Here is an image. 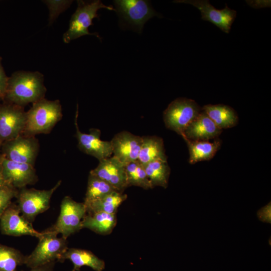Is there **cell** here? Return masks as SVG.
<instances>
[{"instance_id":"6da1fadb","label":"cell","mask_w":271,"mask_h":271,"mask_svg":"<svg viewBox=\"0 0 271 271\" xmlns=\"http://www.w3.org/2000/svg\"><path fill=\"white\" fill-rule=\"evenodd\" d=\"M43 75L38 72L18 71L9 77L4 99L23 106L44 98L46 88Z\"/></svg>"},{"instance_id":"7a4b0ae2","label":"cell","mask_w":271,"mask_h":271,"mask_svg":"<svg viewBox=\"0 0 271 271\" xmlns=\"http://www.w3.org/2000/svg\"><path fill=\"white\" fill-rule=\"evenodd\" d=\"M62 116V107L58 100L50 101L43 98L33 103L26 112V121L23 133L33 136L49 132Z\"/></svg>"},{"instance_id":"3957f363","label":"cell","mask_w":271,"mask_h":271,"mask_svg":"<svg viewBox=\"0 0 271 271\" xmlns=\"http://www.w3.org/2000/svg\"><path fill=\"white\" fill-rule=\"evenodd\" d=\"M42 232L34 250L25 257L24 264L30 268L51 262L60 261L62 255L68 248L66 238L59 237L58 234L48 229Z\"/></svg>"},{"instance_id":"277c9868","label":"cell","mask_w":271,"mask_h":271,"mask_svg":"<svg viewBox=\"0 0 271 271\" xmlns=\"http://www.w3.org/2000/svg\"><path fill=\"white\" fill-rule=\"evenodd\" d=\"M78 7L72 16L68 30L64 34L63 40L64 43H68L72 40L84 35H94L101 39L97 33H91L88 27L92 25V20L98 18L97 11L105 8L109 10H115L111 6L104 5L101 1H77Z\"/></svg>"},{"instance_id":"5b68a950","label":"cell","mask_w":271,"mask_h":271,"mask_svg":"<svg viewBox=\"0 0 271 271\" xmlns=\"http://www.w3.org/2000/svg\"><path fill=\"white\" fill-rule=\"evenodd\" d=\"M200 112V106L194 100L178 98L164 111V121L168 128L183 137L186 128Z\"/></svg>"},{"instance_id":"8992f818","label":"cell","mask_w":271,"mask_h":271,"mask_svg":"<svg viewBox=\"0 0 271 271\" xmlns=\"http://www.w3.org/2000/svg\"><path fill=\"white\" fill-rule=\"evenodd\" d=\"M61 183V181H59L53 188L47 190L22 188L17 195L18 206L22 215L32 223L38 215L49 208L51 197Z\"/></svg>"},{"instance_id":"52a82bcc","label":"cell","mask_w":271,"mask_h":271,"mask_svg":"<svg viewBox=\"0 0 271 271\" xmlns=\"http://www.w3.org/2000/svg\"><path fill=\"white\" fill-rule=\"evenodd\" d=\"M86 213L84 203L77 202L69 196H65L60 206V212L54 225L49 230L66 238L82 229V222Z\"/></svg>"},{"instance_id":"ba28073f","label":"cell","mask_w":271,"mask_h":271,"mask_svg":"<svg viewBox=\"0 0 271 271\" xmlns=\"http://www.w3.org/2000/svg\"><path fill=\"white\" fill-rule=\"evenodd\" d=\"M117 12L128 26L141 32L145 23L154 16L160 17L147 1H114Z\"/></svg>"},{"instance_id":"9c48e42d","label":"cell","mask_w":271,"mask_h":271,"mask_svg":"<svg viewBox=\"0 0 271 271\" xmlns=\"http://www.w3.org/2000/svg\"><path fill=\"white\" fill-rule=\"evenodd\" d=\"M26 121V112L22 106L0 105V141L7 142L22 134Z\"/></svg>"},{"instance_id":"30bf717a","label":"cell","mask_w":271,"mask_h":271,"mask_svg":"<svg viewBox=\"0 0 271 271\" xmlns=\"http://www.w3.org/2000/svg\"><path fill=\"white\" fill-rule=\"evenodd\" d=\"M39 150L38 141L33 136L20 135L5 142L3 146L4 156L9 160L34 165Z\"/></svg>"},{"instance_id":"8fae6325","label":"cell","mask_w":271,"mask_h":271,"mask_svg":"<svg viewBox=\"0 0 271 271\" xmlns=\"http://www.w3.org/2000/svg\"><path fill=\"white\" fill-rule=\"evenodd\" d=\"M78 106L75 118L76 137L79 149L83 153L93 156L99 161L109 158L112 155L110 141H102L100 139V130L91 128L89 133L82 132L77 124Z\"/></svg>"},{"instance_id":"7c38bea8","label":"cell","mask_w":271,"mask_h":271,"mask_svg":"<svg viewBox=\"0 0 271 271\" xmlns=\"http://www.w3.org/2000/svg\"><path fill=\"white\" fill-rule=\"evenodd\" d=\"M1 167L6 183L14 188L22 189L37 181L34 165L16 162L2 156Z\"/></svg>"},{"instance_id":"4fadbf2b","label":"cell","mask_w":271,"mask_h":271,"mask_svg":"<svg viewBox=\"0 0 271 271\" xmlns=\"http://www.w3.org/2000/svg\"><path fill=\"white\" fill-rule=\"evenodd\" d=\"M18 205L11 204L0 217V230L5 235L21 236L31 235L39 238L42 234L36 230L32 223L22 215Z\"/></svg>"},{"instance_id":"5bb4252c","label":"cell","mask_w":271,"mask_h":271,"mask_svg":"<svg viewBox=\"0 0 271 271\" xmlns=\"http://www.w3.org/2000/svg\"><path fill=\"white\" fill-rule=\"evenodd\" d=\"M174 2L190 4L197 8L201 12L202 20L213 23L227 34L229 33L236 16V12L226 5L223 9L217 10L206 0H180Z\"/></svg>"},{"instance_id":"9a60e30c","label":"cell","mask_w":271,"mask_h":271,"mask_svg":"<svg viewBox=\"0 0 271 271\" xmlns=\"http://www.w3.org/2000/svg\"><path fill=\"white\" fill-rule=\"evenodd\" d=\"M105 181L120 193L128 187L125 165L112 156L99 161L97 166L90 172Z\"/></svg>"},{"instance_id":"2e32d148","label":"cell","mask_w":271,"mask_h":271,"mask_svg":"<svg viewBox=\"0 0 271 271\" xmlns=\"http://www.w3.org/2000/svg\"><path fill=\"white\" fill-rule=\"evenodd\" d=\"M142 142V137L127 131L118 132L110 141L112 155L125 166L138 160Z\"/></svg>"},{"instance_id":"e0dca14e","label":"cell","mask_w":271,"mask_h":271,"mask_svg":"<svg viewBox=\"0 0 271 271\" xmlns=\"http://www.w3.org/2000/svg\"><path fill=\"white\" fill-rule=\"evenodd\" d=\"M221 132L222 129L202 111L187 126L182 137L184 140L209 141L217 138Z\"/></svg>"},{"instance_id":"ac0fdd59","label":"cell","mask_w":271,"mask_h":271,"mask_svg":"<svg viewBox=\"0 0 271 271\" xmlns=\"http://www.w3.org/2000/svg\"><path fill=\"white\" fill-rule=\"evenodd\" d=\"M70 260L73 263L74 271H80L81 267L87 266L95 271H102L105 268L104 261L92 252L75 248H68L62 255L60 261Z\"/></svg>"},{"instance_id":"d6986e66","label":"cell","mask_w":271,"mask_h":271,"mask_svg":"<svg viewBox=\"0 0 271 271\" xmlns=\"http://www.w3.org/2000/svg\"><path fill=\"white\" fill-rule=\"evenodd\" d=\"M116 224L115 213L86 212L82 222V228H87L98 234H107L111 232Z\"/></svg>"},{"instance_id":"ffe728a7","label":"cell","mask_w":271,"mask_h":271,"mask_svg":"<svg viewBox=\"0 0 271 271\" xmlns=\"http://www.w3.org/2000/svg\"><path fill=\"white\" fill-rule=\"evenodd\" d=\"M138 160L144 166L152 161L167 162L163 140L157 136H144Z\"/></svg>"},{"instance_id":"44dd1931","label":"cell","mask_w":271,"mask_h":271,"mask_svg":"<svg viewBox=\"0 0 271 271\" xmlns=\"http://www.w3.org/2000/svg\"><path fill=\"white\" fill-rule=\"evenodd\" d=\"M202 110L221 129L233 127L238 122L237 114L229 106L224 104H207L204 105Z\"/></svg>"},{"instance_id":"7402d4cb","label":"cell","mask_w":271,"mask_h":271,"mask_svg":"<svg viewBox=\"0 0 271 271\" xmlns=\"http://www.w3.org/2000/svg\"><path fill=\"white\" fill-rule=\"evenodd\" d=\"M189 152V162L191 164L211 159L220 148L221 142L216 140L213 142L209 141H193L185 140Z\"/></svg>"},{"instance_id":"603a6c76","label":"cell","mask_w":271,"mask_h":271,"mask_svg":"<svg viewBox=\"0 0 271 271\" xmlns=\"http://www.w3.org/2000/svg\"><path fill=\"white\" fill-rule=\"evenodd\" d=\"M127 198V195L116 191L85 206L86 212H104L116 213L118 207Z\"/></svg>"},{"instance_id":"cb8c5ba5","label":"cell","mask_w":271,"mask_h":271,"mask_svg":"<svg viewBox=\"0 0 271 271\" xmlns=\"http://www.w3.org/2000/svg\"><path fill=\"white\" fill-rule=\"evenodd\" d=\"M144 166L153 188L155 186L167 187L170 173V168L167 162L157 160Z\"/></svg>"},{"instance_id":"d4e9b609","label":"cell","mask_w":271,"mask_h":271,"mask_svg":"<svg viewBox=\"0 0 271 271\" xmlns=\"http://www.w3.org/2000/svg\"><path fill=\"white\" fill-rule=\"evenodd\" d=\"M115 191L105 181L89 173L84 204L86 206Z\"/></svg>"},{"instance_id":"484cf974","label":"cell","mask_w":271,"mask_h":271,"mask_svg":"<svg viewBox=\"0 0 271 271\" xmlns=\"http://www.w3.org/2000/svg\"><path fill=\"white\" fill-rule=\"evenodd\" d=\"M128 187L136 186L144 189L153 188L144 166L138 160L125 166Z\"/></svg>"},{"instance_id":"4316f807","label":"cell","mask_w":271,"mask_h":271,"mask_svg":"<svg viewBox=\"0 0 271 271\" xmlns=\"http://www.w3.org/2000/svg\"><path fill=\"white\" fill-rule=\"evenodd\" d=\"M25 257L19 250L0 243V271H17L24 264Z\"/></svg>"},{"instance_id":"83f0119b","label":"cell","mask_w":271,"mask_h":271,"mask_svg":"<svg viewBox=\"0 0 271 271\" xmlns=\"http://www.w3.org/2000/svg\"><path fill=\"white\" fill-rule=\"evenodd\" d=\"M18 191L9 185L0 186V217L11 205L12 199L17 197Z\"/></svg>"},{"instance_id":"f1b7e54d","label":"cell","mask_w":271,"mask_h":271,"mask_svg":"<svg viewBox=\"0 0 271 271\" xmlns=\"http://www.w3.org/2000/svg\"><path fill=\"white\" fill-rule=\"evenodd\" d=\"M45 3L49 9V23H52L56 17L69 7L72 1H46Z\"/></svg>"},{"instance_id":"f546056e","label":"cell","mask_w":271,"mask_h":271,"mask_svg":"<svg viewBox=\"0 0 271 271\" xmlns=\"http://www.w3.org/2000/svg\"><path fill=\"white\" fill-rule=\"evenodd\" d=\"M9 77L6 75L2 64L0 57V98L4 99L7 90Z\"/></svg>"},{"instance_id":"4dcf8cb0","label":"cell","mask_w":271,"mask_h":271,"mask_svg":"<svg viewBox=\"0 0 271 271\" xmlns=\"http://www.w3.org/2000/svg\"><path fill=\"white\" fill-rule=\"evenodd\" d=\"M55 263V261L51 262L37 267L31 268V270L29 271H53Z\"/></svg>"},{"instance_id":"1f68e13d","label":"cell","mask_w":271,"mask_h":271,"mask_svg":"<svg viewBox=\"0 0 271 271\" xmlns=\"http://www.w3.org/2000/svg\"><path fill=\"white\" fill-rule=\"evenodd\" d=\"M1 159L2 157H0V186H4V185H8L3 178L2 171V167H1Z\"/></svg>"},{"instance_id":"d6a6232c","label":"cell","mask_w":271,"mask_h":271,"mask_svg":"<svg viewBox=\"0 0 271 271\" xmlns=\"http://www.w3.org/2000/svg\"><path fill=\"white\" fill-rule=\"evenodd\" d=\"M71 271H74V270L72 269Z\"/></svg>"},{"instance_id":"836d02e7","label":"cell","mask_w":271,"mask_h":271,"mask_svg":"<svg viewBox=\"0 0 271 271\" xmlns=\"http://www.w3.org/2000/svg\"><path fill=\"white\" fill-rule=\"evenodd\" d=\"M2 142L0 141V143H1Z\"/></svg>"}]
</instances>
